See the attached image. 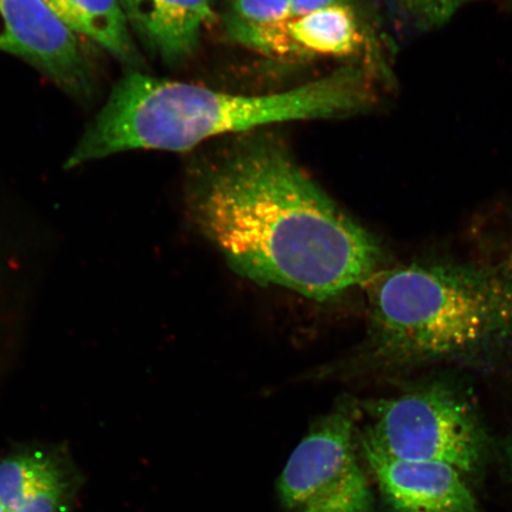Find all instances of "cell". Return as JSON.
Instances as JSON below:
<instances>
[{"label":"cell","instance_id":"9c48e42d","mask_svg":"<svg viewBox=\"0 0 512 512\" xmlns=\"http://www.w3.org/2000/svg\"><path fill=\"white\" fill-rule=\"evenodd\" d=\"M287 32L298 60L316 56L354 59L377 81L392 80L382 43L352 3L290 18Z\"/></svg>","mask_w":512,"mask_h":512},{"label":"cell","instance_id":"52a82bcc","mask_svg":"<svg viewBox=\"0 0 512 512\" xmlns=\"http://www.w3.org/2000/svg\"><path fill=\"white\" fill-rule=\"evenodd\" d=\"M362 448L382 496L395 512H479L463 473L453 466L390 457L366 444Z\"/></svg>","mask_w":512,"mask_h":512},{"label":"cell","instance_id":"4fadbf2b","mask_svg":"<svg viewBox=\"0 0 512 512\" xmlns=\"http://www.w3.org/2000/svg\"><path fill=\"white\" fill-rule=\"evenodd\" d=\"M290 18V0H230L227 30L266 27Z\"/></svg>","mask_w":512,"mask_h":512},{"label":"cell","instance_id":"e0dca14e","mask_svg":"<svg viewBox=\"0 0 512 512\" xmlns=\"http://www.w3.org/2000/svg\"><path fill=\"white\" fill-rule=\"evenodd\" d=\"M0 512H5V510L3 509L2 505H0Z\"/></svg>","mask_w":512,"mask_h":512},{"label":"cell","instance_id":"7a4b0ae2","mask_svg":"<svg viewBox=\"0 0 512 512\" xmlns=\"http://www.w3.org/2000/svg\"><path fill=\"white\" fill-rule=\"evenodd\" d=\"M376 82L368 70L352 64L288 91L241 95L132 69L115 83L66 169L120 152H184L222 134L361 114L379 104Z\"/></svg>","mask_w":512,"mask_h":512},{"label":"cell","instance_id":"ba28073f","mask_svg":"<svg viewBox=\"0 0 512 512\" xmlns=\"http://www.w3.org/2000/svg\"><path fill=\"white\" fill-rule=\"evenodd\" d=\"M81 485L72 459L57 447H22L0 460L5 512H73Z\"/></svg>","mask_w":512,"mask_h":512},{"label":"cell","instance_id":"7c38bea8","mask_svg":"<svg viewBox=\"0 0 512 512\" xmlns=\"http://www.w3.org/2000/svg\"><path fill=\"white\" fill-rule=\"evenodd\" d=\"M469 0H388L394 15L416 34L443 28Z\"/></svg>","mask_w":512,"mask_h":512},{"label":"cell","instance_id":"8fae6325","mask_svg":"<svg viewBox=\"0 0 512 512\" xmlns=\"http://www.w3.org/2000/svg\"><path fill=\"white\" fill-rule=\"evenodd\" d=\"M74 32L98 44L119 61L136 66L139 54L121 0H46Z\"/></svg>","mask_w":512,"mask_h":512},{"label":"cell","instance_id":"9a60e30c","mask_svg":"<svg viewBox=\"0 0 512 512\" xmlns=\"http://www.w3.org/2000/svg\"><path fill=\"white\" fill-rule=\"evenodd\" d=\"M505 452H507L508 462L512 469V437L509 439L507 447H505Z\"/></svg>","mask_w":512,"mask_h":512},{"label":"cell","instance_id":"5b68a950","mask_svg":"<svg viewBox=\"0 0 512 512\" xmlns=\"http://www.w3.org/2000/svg\"><path fill=\"white\" fill-rule=\"evenodd\" d=\"M355 412L342 402L318 419L292 452L277 483L286 512H375L357 462Z\"/></svg>","mask_w":512,"mask_h":512},{"label":"cell","instance_id":"277c9868","mask_svg":"<svg viewBox=\"0 0 512 512\" xmlns=\"http://www.w3.org/2000/svg\"><path fill=\"white\" fill-rule=\"evenodd\" d=\"M367 409L374 422L362 444L394 458L451 465L463 475L483 465L488 434L475 401L456 382L419 383Z\"/></svg>","mask_w":512,"mask_h":512},{"label":"cell","instance_id":"8992f818","mask_svg":"<svg viewBox=\"0 0 512 512\" xmlns=\"http://www.w3.org/2000/svg\"><path fill=\"white\" fill-rule=\"evenodd\" d=\"M0 50L29 62L76 98L93 93L92 57L46 0H0Z\"/></svg>","mask_w":512,"mask_h":512},{"label":"cell","instance_id":"5bb4252c","mask_svg":"<svg viewBox=\"0 0 512 512\" xmlns=\"http://www.w3.org/2000/svg\"><path fill=\"white\" fill-rule=\"evenodd\" d=\"M291 16L300 17L311 12L331 8V6L352 3V0H290Z\"/></svg>","mask_w":512,"mask_h":512},{"label":"cell","instance_id":"3957f363","mask_svg":"<svg viewBox=\"0 0 512 512\" xmlns=\"http://www.w3.org/2000/svg\"><path fill=\"white\" fill-rule=\"evenodd\" d=\"M369 285L364 354L377 367H485L512 351V274L503 267L415 262Z\"/></svg>","mask_w":512,"mask_h":512},{"label":"cell","instance_id":"2e32d148","mask_svg":"<svg viewBox=\"0 0 512 512\" xmlns=\"http://www.w3.org/2000/svg\"><path fill=\"white\" fill-rule=\"evenodd\" d=\"M123 2L127 17L130 15L132 0H121Z\"/></svg>","mask_w":512,"mask_h":512},{"label":"cell","instance_id":"6da1fadb","mask_svg":"<svg viewBox=\"0 0 512 512\" xmlns=\"http://www.w3.org/2000/svg\"><path fill=\"white\" fill-rule=\"evenodd\" d=\"M192 222L236 273L324 302L369 285L379 242L270 137L238 140L192 172Z\"/></svg>","mask_w":512,"mask_h":512},{"label":"cell","instance_id":"30bf717a","mask_svg":"<svg viewBox=\"0 0 512 512\" xmlns=\"http://www.w3.org/2000/svg\"><path fill=\"white\" fill-rule=\"evenodd\" d=\"M215 18L214 0H132L128 15L145 42L168 62L194 54Z\"/></svg>","mask_w":512,"mask_h":512}]
</instances>
